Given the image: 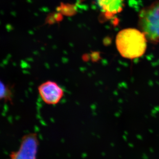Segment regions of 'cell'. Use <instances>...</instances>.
I'll list each match as a JSON object with an SVG mask.
<instances>
[{"instance_id":"cell-1","label":"cell","mask_w":159,"mask_h":159,"mask_svg":"<svg viewBox=\"0 0 159 159\" xmlns=\"http://www.w3.org/2000/svg\"><path fill=\"white\" fill-rule=\"evenodd\" d=\"M147 40L142 31L136 29H125L117 34L116 44L122 57L132 59L141 57L145 53Z\"/></svg>"},{"instance_id":"cell-2","label":"cell","mask_w":159,"mask_h":159,"mask_svg":"<svg viewBox=\"0 0 159 159\" xmlns=\"http://www.w3.org/2000/svg\"><path fill=\"white\" fill-rule=\"evenodd\" d=\"M139 24L148 40L155 43L159 42V0L142 9L139 14Z\"/></svg>"},{"instance_id":"cell-3","label":"cell","mask_w":159,"mask_h":159,"mask_svg":"<svg viewBox=\"0 0 159 159\" xmlns=\"http://www.w3.org/2000/svg\"><path fill=\"white\" fill-rule=\"evenodd\" d=\"M38 145L37 134L25 135L22 139L18 150L11 152L8 159H36Z\"/></svg>"},{"instance_id":"cell-4","label":"cell","mask_w":159,"mask_h":159,"mask_svg":"<svg viewBox=\"0 0 159 159\" xmlns=\"http://www.w3.org/2000/svg\"><path fill=\"white\" fill-rule=\"evenodd\" d=\"M40 97L49 105H56L62 99L64 92L54 81L48 80L43 83L38 88Z\"/></svg>"},{"instance_id":"cell-5","label":"cell","mask_w":159,"mask_h":159,"mask_svg":"<svg viewBox=\"0 0 159 159\" xmlns=\"http://www.w3.org/2000/svg\"><path fill=\"white\" fill-rule=\"evenodd\" d=\"M98 4L107 18L120 13L124 7V0H98Z\"/></svg>"},{"instance_id":"cell-6","label":"cell","mask_w":159,"mask_h":159,"mask_svg":"<svg viewBox=\"0 0 159 159\" xmlns=\"http://www.w3.org/2000/svg\"><path fill=\"white\" fill-rule=\"evenodd\" d=\"M1 99H4L6 101H11V93L9 86L1 81Z\"/></svg>"}]
</instances>
